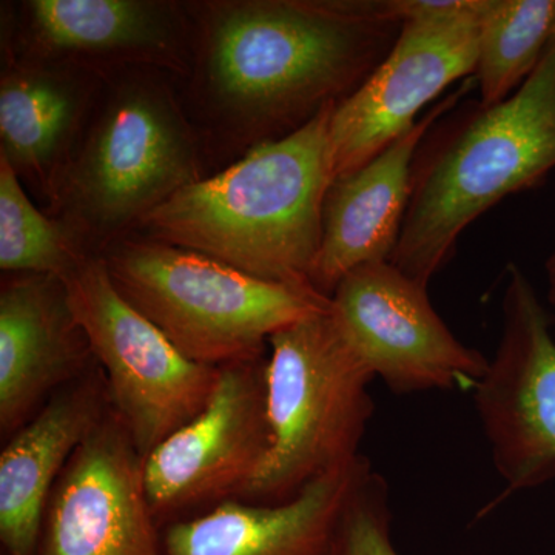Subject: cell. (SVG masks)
Instances as JSON below:
<instances>
[{"mask_svg":"<svg viewBox=\"0 0 555 555\" xmlns=\"http://www.w3.org/2000/svg\"><path fill=\"white\" fill-rule=\"evenodd\" d=\"M188 10L201 115L246 150L349 98L403 27L390 0H211Z\"/></svg>","mask_w":555,"mask_h":555,"instance_id":"1","label":"cell"},{"mask_svg":"<svg viewBox=\"0 0 555 555\" xmlns=\"http://www.w3.org/2000/svg\"><path fill=\"white\" fill-rule=\"evenodd\" d=\"M335 107L179 190L134 233L259 280L310 284L323 240L324 201L335 178L328 137Z\"/></svg>","mask_w":555,"mask_h":555,"instance_id":"2","label":"cell"},{"mask_svg":"<svg viewBox=\"0 0 555 555\" xmlns=\"http://www.w3.org/2000/svg\"><path fill=\"white\" fill-rule=\"evenodd\" d=\"M555 169V38L534 72L500 104L454 108L427 131L390 264L429 286L460 235L506 196Z\"/></svg>","mask_w":555,"mask_h":555,"instance_id":"3","label":"cell"},{"mask_svg":"<svg viewBox=\"0 0 555 555\" xmlns=\"http://www.w3.org/2000/svg\"><path fill=\"white\" fill-rule=\"evenodd\" d=\"M167 75L150 67L108 75L57 179L50 217L89 255L204 179L203 142Z\"/></svg>","mask_w":555,"mask_h":555,"instance_id":"4","label":"cell"},{"mask_svg":"<svg viewBox=\"0 0 555 555\" xmlns=\"http://www.w3.org/2000/svg\"><path fill=\"white\" fill-rule=\"evenodd\" d=\"M113 286L182 356L221 367L269 352V338L331 309L310 284L272 283L198 251L131 235L100 255Z\"/></svg>","mask_w":555,"mask_h":555,"instance_id":"5","label":"cell"},{"mask_svg":"<svg viewBox=\"0 0 555 555\" xmlns=\"http://www.w3.org/2000/svg\"><path fill=\"white\" fill-rule=\"evenodd\" d=\"M332 302V301H331ZM374 375L331 309L269 338L270 451L240 500L278 505L360 456L374 415Z\"/></svg>","mask_w":555,"mask_h":555,"instance_id":"6","label":"cell"},{"mask_svg":"<svg viewBox=\"0 0 555 555\" xmlns=\"http://www.w3.org/2000/svg\"><path fill=\"white\" fill-rule=\"evenodd\" d=\"M483 2L393 0L403 27L392 50L332 113L335 178L374 159L414 129L449 87L474 78Z\"/></svg>","mask_w":555,"mask_h":555,"instance_id":"7","label":"cell"},{"mask_svg":"<svg viewBox=\"0 0 555 555\" xmlns=\"http://www.w3.org/2000/svg\"><path fill=\"white\" fill-rule=\"evenodd\" d=\"M64 281L104 372L113 412L145 459L207 406L219 367L182 356L116 291L100 255Z\"/></svg>","mask_w":555,"mask_h":555,"instance_id":"8","label":"cell"},{"mask_svg":"<svg viewBox=\"0 0 555 555\" xmlns=\"http://www.w3.org/2000/svg\"><path fill=\"white\" fill-rule=\"evenodd\" d=\"M268 356L219 367L207 406L145 456V491L159 529L241 499L264 465L272 443Z\"/></svg>","mask_w":555,"mask_h":555,"instance_id":"9","label":"cell"},{"mask_svg":"<svg viewBox=\"0 0 555 555\" xmlns=\"http://www.w3.org/2000/svg\"><path fill=\"white\" fill-rule=\"evenodd\" d=\"M502 337L474 392L478 418L505 491L511 495L555 478V339L535 288L517 266L507 268Z\"/></svg>","mask_w":555,"mask_h":555,"instance_id":"10","label":"cell"},{"mask_svg":"<svg viewBox=\"0 0 555 555\" xmlns=\"http://www.w3.org/2000/svg\"><path fill=\"white\" fill-rule=\"evenodd\" d=\"M343 334L393 393L474 390L489 360L449 331L427 286L389 261L347 273L331 297Z\"/></svg>","mask_w":555,"mask_h":555,"instance_id":"11","label":"cell"},{"mask_svg":"<svg viewBox=\"0 0 555 555\" xmlns=\"http://www.w3.org/2000/svg\"><path fill=\"white\" fill-rule=\"evenodd\" d=\"M3 49L107 78L130 67L190 76L193 25L188 3L166 0H27L17 5Z\"/></svg>","mask_w":555,"mask_h":555,"instance_id":"12","label":"cell"},{"mask_svg":"<svg viewBox=\"0 0 555 555\" xmlns=\"http://www.w3.org/2000/svg\"><path fill=\"white\" fill-rule=\"evenodd\" d=\"M35 555H160L144 456L113 409L54 485Z\"/></svg>","mask_w":555,"mask_h":555,"instance_id":"13","label":"cell"},{"mask_svg":"<svg viewBox=\"0 0 555 555\" xmlns=\"http://www.w3.org/2000/svg\"><path fill=\"white\" fill-rule=\"evenodd\" d=\"M67 283L7 275L0 286V436L7 441L54 393L96 364Z\"/></svg>","mask_w":555,"mask_h":555,"instance_id":"14","label":"cell"},{"mask_svg":"<svg viewBox=\"0 0 555 555\" xmlns=\"http://www.w3.org/2000/svg\"><path fill=\"white\" fill-rule=\"evenodd\" d=\"M476 79L463 80L415 124L414 129L360 169L332 181L323 208V240L310 286L331 298L347 273L392 258L411 198L412 166L427 131L459 107Z\"/></svg>","mask_w":555,"mask_h":555,"instance_id":"15","label":"cell"},{"mask_svg":"<svg viewBox=\"0 0 555 555\" xmlns=\"http://www.w3.org/2000/svg\"><path fill=\"white\" fill-rule=\"evenodd\" d=\"M108 387L100 364L62 387L0 454L2 555H35L54 485L80 444L108 414Z\"/></svg>","mask_w":555,"mask_h":555,"instance_id":"16","label":"cell"},{"mask_svg":"<svg viewBox=\"0 0 555 555\" xmlns=\"http://www.w3.org/2000/svg\"><path fill=\"white\" fill-rule=\"evenodd\" d=\"M104 76L7 50L0 78V158L50 204Z\"/></svg>","mask_w":555,"mask_h":555,"instance_id":"17","label":"cell"},{"mask_svg":"<svg viewBox=\"0 0 555 555\" xmlns=\"http://www.w3.org/2000/svg\"><path fill=\"white\" fill-rule=\"evenodd\" d=\"M371 462L364 455L317 478L288 502L233 499L160 529V555H328L339 516Z\"/></svg>","mask_w":555,"mask_h":555,"instance_id":"18","label":"cell"},{"mask_svg":"<svg viewBox=\"0 0 555 555\" xmlns=\"http://www.w3.org/2000/svg\"><path fill=\"white\" fill-rule=\"evenodd\" d=\"M555 38V0H485L478 21L477 90L485 107L506 101Z\"/></svg>","mask_w":555,"mask_h":555,"instance_id":"19","label":"cell"},{"mask_svg":"<svg viewBox=\"0 0 555 555\" xmlns=\"http://www.w3.org/2000/svg\"><path fill=\"white\" fill-rule=\"evenodd\" d=\"M94 255L65 225L28 198L16 171L0 158V269L7 275H53L67 280Z\"/></svg>","mask_w":555,"mask_h":555,"instance_id":"20","label":"cell"},{"mask_svg":"<svg viewBox=\"0 0 555 555\" xmlns=\"http://www.w3.org/2000/svg\"><path fill=\"white\" fill-rule=\"evenodd\" d=\"M328 555H400L392 537L389 485L372 466L347 499Z\"/></svg>","mask_w":555,"mask_h":555,"instance_id":"21","label":"cell"},{"mask_svg":"<svg viewBox=\"0 0 555 555\" xmlns=\"http://www.w3.org/2000/svg\"><path fill=\"white\" fill-rule=\"evenodd\" d=\"M547 281V301L555 309V248L545 264Z\"/></svg>","mask_w":555,"mask_h":555,"instance_id":"22","label":"cell"}]
</instances>
